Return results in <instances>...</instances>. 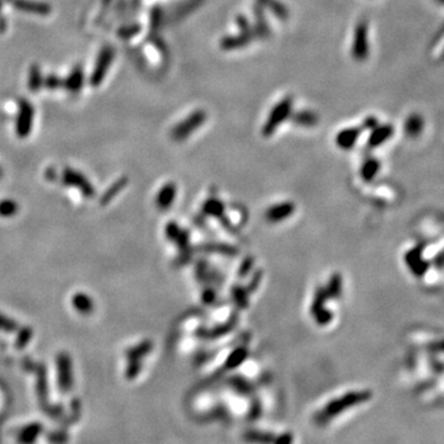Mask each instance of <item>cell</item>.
I'll list each match as a JSON object with an SVG mask.
<instances>
[{
  "label": "cell",
  "mask_w": 444,
  "mask_h": 444,
  "mask_svg": "<svg viewBox=\"0 0 444 444\" xmlns=\"http://www.w3.org/2000/svg\"><path fill=\"white\" fill-rule=\"evenodd\" d=\"M370 393L368 391H352L344 393L338 399H333L332 401L328 402L326 406L322 408L319 412L315 416V422L318 425H326L330 422L334 417L339 416L340 413L349 408L358 406L359 404H363L366 400H369Z\"/></svg>",
  "instance_id": "6da1fadb"
},
{
  "label": "cell",
  "mask_w": 444,
  "mask_h": 444,
  "mask_svg": "<svg viewBox=\"0 0 444 444\" xmlns=\"http://www.w3.org/2000/svg\"><path fill=\"white\" fill-rule=\"evenodd\" d=\"M292 109V97L286 96L283 100H280L277 105H274L273 110L269 114L268 120L265 121L264 126H263V135L270 136L277 131L284 121L291 115Z\"/></svg>",
  "instance_id": "7a4b0ae2"
},
{
  "label": "cell",
  "mask_w": 444,
  "mask_h": 444,
  "mask_svg": "<svg viewBox=\"0 0 444 444\" xmlns=\"http://www.w3.org/2000/svg\"><path fill=\"white\" fill-rule=\"evenodd\" d=\"M205 121L206 112L204 110H196L191 112L182 122L174 126L173 131H171V137H173L174 141H184L192 132L196 131Z\"/></svg>",
  "instance_id": "3957f363"
},
{
  "label": "cell",
  "mask_w": 444,
  "mask_h": 444,
  "mask_svg": "<svg viewBox=\"0 0 444 444\" xmlns=\"http://www.w3.org/2000/svg\"><path fill=\"white\" fill-rule=\"evenodd\" d=\"M369 38H368V23L360 21L355 26L352 43V56L355 61H365L369 55Z\"/></svg>",
  "instance_id": "277c9868"
},
{
  "label": "cell",
  "mask_w": 444,
  "mask_h": 444,
  "mask_svg": "<svg viewBox=\"0 0 444 444\" xmlns=\"http://www.w3.org/2000/svg\"><path fill=\"white\" fill-rule=\"evenodd\" d=\"M19 116L16 121V131L17 135L25 137L31 131L32 120H34V109L30 103L26 100H20L19 103Z\"/></svg>",
  "instance_id": "5b68a950"
},
{
  "label": "cell",
  "mask_w": 444,
  "mask_h": 444,
  "mask_svg": "<svg viewBox=\"0 0 444 444\" xmlns=\"http://www.w3.org/2000/svg\"><path fill=\"white\" fill-rule=\"evenodd\" d=\"M112 58H114V51H112V48L105 47L99 55V58H97L95 69H94L93 76H91V84L99 85L103 82L106 69L110 67Z\"/></svg>",
  "instance_id": "8992f818"
},
{
  "label": "cell",
  "mask_w": 444,
  "mask_h": 444,
  "mask_svg": "<svg viewBox=\"0 0 444 444\" xmlns=\"http://www.w3.org/2000/svg\"><path fill=\"white\" fill-rule=\"evenodd\" d=\"M326 298H327V294H326L325 290L318 289L315 295V299H313L312 307H311V312H312L313 318L321 325L328 324L331 321V318H332V315H331L330 311L325 307Z\"/></svg>",
  "instance_id": "52a82bcc"
},
{
  "label": "cell",
  "mask_w": 444,
  "mask_h": 444,
  "mask_svg": "<svg viewBox=\"0 0 444 444\" xmlns=\"http://www.w3.org/2000/svg\"><path fill=\"white\" fill-rule=\"evenodd\" d=\"M295 207L291 203H280L270 206L266 211V220L270 222H280L288 218L294 212Z\"/></svg>",
  "instance_id": "ba28073f"
},
{
  "label": "cell",
  "mask_w": 444,
  "mask_h": 444,
  "mask_svg": "<svg viewBox=\"0 0 444 444\" xmlns=\"http://www.w3.org/2000/svg\"><path fill=\"white\" fill-rule=\"evenodd\" d=\"M360 135V130L357 127H349V129L342 130L336 137L337 146L342 150H351L357 143L358 137Z\"/></svg>",
  "instance_id": "9c48e42d"
},
{
  "label": "cell",
  "mask_w": 444,
  "mask_h": 444,
  "mask_svg": "<svg viewBox=\"0 0 444 444\" xmlns=\"http://www.w3.org/2000/svg\"><path fill=\"white\" fill-rule=\"evenodd\" d=\"M252 35L247 32H241L239 35H233V36L224 37L221 41V47L225 51H233V50H238L244 47L245 44L251 42Z\"/></svg>",
  "instance_id": "30bf717a"
},
{
  "label": "cell",
  "mask_w": 444,
  "mask_h": 444,
  "mask_svg": "<svg viewBox=\"0 0 444 444\" xmlns=\"http://www.w3.org/2000/svg\"><path fill=\"white\" fill-rule=\"evenodd\" d=\"M177 194V188L173 183H168L161 189V191L157 195V206L159 209L165 210L169 209V206L173 204L174 199H176Z\"/></svg>",
  "instance_id": "8fae6325"
},
{
  "label": "cell",
  "mask_w": 444,
  "mask_h": 444,
  "mask_svg": "<svg viewBox=\"0 0 444 444\" xmlns=\"http://www.w3.org/2000/svg\"><path fill=\"white\" fill-rule=\"evenodd\" d=\"M13 4L15 8L20 9L22 11H28V13L46 15L51 11L48 5L42 4V3H30L25 2V0H13Z\"/></svg>",
  "instance_id": "7c38bea8"
},
{
  "label": "cell",
  "mask_w": 444,
  "mask_h": 444,
  "mask_svg": "<svg viewBox=\"0 0 444 444\" xmlns=\"http://www.w3.org/2000/svg\"><path fill=\"white\" fill-rule=\"evenodd\" d=\"M392 133V129L391 126H379L374 127V130H373L372 135H370L369 138V144L372 147L379 146V144L383 143L384 141H386L387 138L391 136Z\"/></svg>",
  "instance_id": "4fadbf2b"
},
{
  "label": "cell",
  "mask_w": 444,
  "mask_h": 444,
  "mask_svg": "<svg viewBox=\"0 0 444 444\" xmlns=\"http://www.w3.org/2000/svg\"><path fill=\"white\" fill-rule=\"evenodd\" d=\"M275 438L273 434L259 431H248L244 433V439L252 444H274Z\"/></svg>",
  "instance_id": "5bb4252c"
},
{
  "label": "cell",
  "mask_w": 444,
  "mask_h": 444,
  "mask_svg": "<svg viewBox=\"0 0 444 444\" xmlns=\"http://www.w3.org/2000/svg\"><path fill=\"white\" fill-rule=\"evenodd\" d=\"M292 121L300 126H315L317 124V115L312 111H299L292 115Z\"/></svg>",
  "instance_id": "9a60e30c"
},
{
  "label": "cell",
  "mask_w": 444,
  "mask_h": 444,
  "mask_svg": "<svg viewBox=\"0 0 444 444\" xmlns=\"http://www.w3.org/2000/svg\"><path fill=\"white\" fill-rule=\"evenodd\" d=\"M260 7H265L270 9V11L281 20H285L288 17V9L284 7L278 0H257Z\"/></svg>",
  "instance_id": "2e32d148"
},
{
  "label": "cell",
  "mask_w": 444,
  "mask_h": 444,
  "mask_svg": "<svg viewBox=\"0 0 444 444\" xmlns=\"http://www.w3.org/2000/svg\"><path fill=\"white\" fill-rule=\"evenodd\" d=\"M82 84H83V73H82L81 68H79V69H78V68H77V69L74 70V72L72 74H70L69 78L67 79L66 85H67L68 90L77 91V90H79V89H81Z\"/></svg>",
  "instance_id": "e0dca14e"
},
{
  "label": "cell",
  "mask_w": 444,
  "mask_h": 444,
  "mask_svg": "<svg viewBox=\"0 0 444 444\" xmlns=\"http://www.w3.org/2000/svg\"><path fill=\"white\" fill-rule=\"evenodd\" d=\"M342 291V281H340L339 275H333L331 278L330 283H328L327 290H326V294L332 296V298H338Z\"/></svg>",
  "instance_id": "ac0fdd59"
},
{
  "label": "cell",
  "mask_w": 444,
  "mask_h": 444,
  "mask_svg": "<svg viewBox=\"0 0 444 444\" xmlns=\"http://www.w3.org/2000/svg\"><path fill=\"white\" fill-rule=\"evenodd\" d=\"M378 170V163L375 161H368L363 165L362 176L364 180H369Z\"/></svg>",
  "instance_id": "d6986e66"
},
{
  "label": "cell",
  "mask_w": 444,
  "mask_h": 444,
  "mask_svg": "<svg viewBox=\"0 0 444 444\" xmlns=\"http://www.w3.org/2000/svg\"><path fill=\"white\" fill-rule=\"evenodd\" d=\"M74 305H76L77 309L79 311H89L91 309L90 299H88L85 295H77V298L74 299Z\"/></svg>",
  "instance_id": "ffe728a7"
},
{
  "label": "cell",
  "mask_w": 444,
  "mask_h": 444,
  "mask_svg": "<svg viewBox=\"0 0 444 444\" xmlns=\"http://www.w3.org/2000/svg\"><path fill=\"white\" fill-rule=\"evenodd\" d=\"M41 84V74L37 67H34L31 69V74H30V82L29 85L31 87V90H37L38 85Z\"/></svg>",
  "instance_id": "44dd1931"
},
{
  "label": "cell",
  "mask_w": 444,
  "mask_h": 444,
  "mask_svg": "<svg viewBox=\"0 0 444 444\" xmlns=\"http://www.w3.org/2000/svg\"><path fill=\"white\" fill-rule=\"evenodd\" d=\"M243 355H244L243 352L236 351L235 353L231 354L229 362H227V365H229L230 368H235V366L238 365V363L243 359Z\"/></svg>",
  "instance_id": "7402d4cb"
},
{
  "label": "cell",
  "mask_w": 444,
  "mask_h": 444,
  "mask_svg": "<svg viewBox=\"0 0 444 444\" xmlns=\"http://www.w3.org/2000/svg\"><path fill=\"white\" fill-rule=\"evenodd\" d=\"M292 443V436L290 433H284L280 437L275 438L274 444H291Z\"/></svg>",
  "instance_id": "603a6c76"
},
{
  "label": "cell",
  "mask_w": 444,
  "mask_h": 444,
  "mask_svg": "<svg viewBox=\"0 0 444 444\" xmlns=\"http://www.w3.org/2000/svg\"><path fill=\"white\" fill-rule=\"evenodd\" d=\"M59 84H61V82L57 78H55V77H48L46 79V85L50 88H57L59 87Z\"/></svg>",
  "instance_id": "cb8c5ba5"
},
{
  "label": "cell",
  "mask_w": 444,
  "mask_h": 444,
  "mask_svg": "<svg viewBox=\"0 0 444 444\" xmlns=\"http://www.w3.org/2000/svg\"><path fill=\"white\" fill-rule=\"evenodd\" d=\"M2 206L3 207H0V212H2V214L9 215V214H11V212H13L14 205L11 203H7V204H4V205H2Z\"/></svg>",
  "instance_id": "d4e9b609"
}]
</instances>
